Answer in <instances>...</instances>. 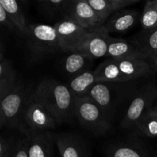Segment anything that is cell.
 <instances>
[{
  "label": "cell",
  "instance_id": "cell-27",
  "mask_svg": "<svg viewBox=\"0 0 157 157\" xmlns=\"http://www.w3.org/2000/svg\"><path fill=\"white\" fill-rule=\"evenodd\" d=\"M16 138L2 136L0 139V157H12L15 148Z\"/></svg>",
  "mask_w": 157,
  "mask_h": 157
},
{
  "label": "cell",
  "instance_id": "cell-9",
  "mask_svg": "<svg viewBox=\"0 0 157 157\" xmlns=\"http://www.w3.org/2000/svg\"><path fill=\"white\" fill-rule=\"evenodd\" d=\"M54 27L58 33L61 51L64 52H75L92 31L83 29L75 21L67 18L57 21Z\"/></svg>",
  "mask_w": 157,
  "mask_h": 157
},
{
  "label": "cell",
  "instance_id": "cell-18",
  "mask_svg": "<svg viewBox=\"0 0 157 157\" xmlns=\"http://www.w3.org/2000/svg\"><path fill=\"white\" fill-rule=\"evenodd\" d=\"M130 44L147 57V60L157 54V29L138 32L130 39Z\"/></svg>",
  "mask_w": 157,
  "mask_h": 157
},
{
  "label": "cell",
  "instance_id": "cell-21",
  "mask_svg": "<svg viewBox=\"0 0 157 157\" xmlns=\"http://www.w3.org/2000/svg\"><path fill=\"white\" fill-rule=\"evenodd\" d=\"M71 0H41L37 2L38 10L49 18L65 19Z\"/></svg>",
  "mask_w": 157,
  "mask_h": 157
},
{
  "label": "cell",
  "instance_id": "cell-26",
  "mask_svg": "<svg viewBox=\"0 0 157 157\" xmlns=\"http://www.w3.org/2000/svg\"><path fill=\"white\" fill-rule=\"evenodd\" d=\"M140 21L144 31L157 29V9L153 5L151 0L146 2Z\"/></svg>",
  "mask_w": 157,
  "mask_h": 157
},
{
  "label": "cell",
  "instance_id": "cell-25",
  "mask_svg": "<svg viewBox=\"0 0 157 157\" xmlns=\"http://www.w3.org/2000/svg\"><path fill=\"white\" fill-rule=\"evenodd\" d=\"M92 60L91 58L84 54L71 52V54L66 57L63 61V68L66 73L75 77L87 70V65L91 62Z\"/></svg>",
  "mask_w": 157,
  "mask_h": 157
},
{
  "label": "cell",
  "instance_id": "cell-8",
  "mask_svg": "<svg viewBox=\"0 0 157 157\" xmlns=\"http://www.w3.org/2000/svg\"><path fill=\"white\" fill-rule=\"evenodd\" d=\"M105 157H157L153 155L138 136L132 133L113 140L106 147Z\"/></svg>",
  "mask_w": 157,
  "mask_h": 157
},
{
  "label": "cell",
  "instance_id": "cell-19",
  "mask_svg": "<svg viewBox=\"0 0 157 157\" xmlns=\"http://www.w3.org/2000/svg\"><path fill=\"white\" fill-rule=\"evenodd\" d=\"M104 23L115 12L137 2L139 0H87Z\"/></svg>",
  "mask_w": 157,
  "mask_h": 157
},
{
  "label": "cell",
  "instance_id": "cell-11",
  "mask_svg": "<svg viewBox=\"0 0 157 157\" xmlns=\"http://www.w3.org/2000/svg\"><path fill=\"white\" fill-rule=\"evenodd\" d=\"M110 38L103 25L92 30L74 52L84 54L92 59L106 57Z\"/></svg>",
  "mask_w": 157,
  "mask_h": 157
},
{
  "label": "cell",
  "instance_id": "cell-23",
  "mask_svg": "<svg viewBox=\"0 0 157 157\" xmlns=\"http://www.w3.org/2000/svg\"><path fill=\"white\" fill-rule=\"evenodd\" d=\"M0 6L7 12L21 35L25 37L29 24H28L24 12L16 0H0Z\"/></svg>",
  "mask_w": 157,
  "mask_h": 157
},
{
  "label": "cell",
  "instance_id": "cell-22",
  "mask_svg": "<svg viewBox=\"0 0 157 157\" xmlns=\"http://www.w3.org/2000/svg\"><path fill=\"white\" fill-rule=\"evenodd\" d=\"M94 71L98 82H127L113 58L103 61Z\"/></svg>",
  "mask_w": 157,
  "mask_h": 157
},
{
  "label": "cell",
  "instance_id": "cell-2",
  "mask_svg": "<svg viewBox=\"0 0 157 157\" xmlns=\"http://www.w3.org/2000/svg\"><path fill=\"white\" fill-rule=\"evenodd\" d=\"M134 81L127 82H100L93 86L87 96L94 101L110 119L117 109L136 95Z\"/></svg>",
  "mask_w": 157,
  "mask_h": 157
},
{
  "label": "cell",
  "instance_id": "cell-33",
  "mask_svg": "<svg viewBox=\"0 0 157 157\" xmlns=\"http://www.w3.org/2000/svg\"><path fill=\"white\" fill-rule=\"evenodd\" d=\"M156 156H157V153H156Z\"/></svg>",
  "mask_w": 157,
  "mask_h": 157
},
{
  "label": "cell",
  "instance_id": "cell-31",
  "mask_svg": "<svg viewBox=\"0 0 157 157\" xmlns=\"http://www.w3.org/2000/svg\"><path fill=\"white\" fill-rule=\"evenodd\" d=\"M152 3H153V6H155V8L157 9V0H151Z\"/></svg>",
  "mask_w": 157,
  "mask_h": 157
},
{
  "label": "cell",
  "instance_id": "cell-1",
  "mask_svg": "<svg viewBox=\"0 0 157 157\" xmlns=\"http://www.w3.org/2000/svg\"><path fill=\"white\" fill-rule=\"evenodd\" d=\"M32 98L42 104L59 124L70 122L75 117V95L67 85L55 80H42L32 91Z\"/></svg>",
  "mask_w": 157,
  "mask_h": 157
},
{
  "label": "cell",
  "instance_id": "cell-4",
  "mask_svg": "<svg viewBox=\"0 0 157 157\" xmlns=\"http://www.w3.org/2000/svg\"><path fill=\"white\" fill-rule=\"evenodd\" d=\"M75 117L84 130L95 136L105 135L111 127L110 119L88 97H75Z\"/></svg>",
  "mask_w": 157,
  "mask_h": 157
},
{
  "label": "cell",
  "instance_id": "cell-17",
  "mask_svg": "<svg viewBox=\"0 0 157 157\" xmlns=\"http://www.w3.org/2000/svg\"><path fill=\"white\" fill-rule=\"evenodd\" d=\"M19 81L17 79L16 71L11 61L3 55V48L0 53V98H3L12 91Z\"/></svg>",
  "mask_w": 157,
  "mask_h": 157
},
{
  "label": "cell",
  "instance_id": "cell-10",
  "mask_svg": "<svg viewBox=\"0 0 157 157\" xmlns=\"http://www.w3.org/2000/svg\"><path fill=\"white\" fill-rule=\"evenodd\" d=\"M66 18L87 30H94L104 25L87 0H71Z\"/></svg>",
  "mask_w": 157,
  "mask_h": 157
},
{
  "label": "cell",
  "instance_id": "cell-30",
  "mask_svg": "<svg viewBox=\"0 0 157 157\" xmlns=\"http://www.w3.org/2000/svg\"><path fill=\"white\" fill-rule=\"evenodd\" d=\"M147 62L150 64V67L153 70V73H157V54L155 55L154 56L151 57V58H148L147 60Z\"/></svg>",
  "mask_w": 157,
  "mask_h": 157
},
{
  "label": "cell",
  "instance_id": "cell-28",
  "mask_svg": "<svg viewBox=\"0 0 157 157\" xmlns=\"http://www.w3.org/2000/svg\"><path fill=\"white\" fill-rule=\"evenodd\" d=\"M20 137L16 138L15 151L12 157H29L28 154V137L21 133Z\"/></svg>",
  "mask_w": 157,
  "mask_h": 157
},
{
  "label": "cell",
  "instance_id": "cell-16",
  "mask_svg": "<svg viewBox=\"0 0 157 157\" xmlns=\"http://www.w3.org/2000/svg\"><path fill=\"white\" fill-rule=\"evenodd\" d=\"M113 59H142L147 57L126 40L110 38L107 56Z\"/></svg>",
  "mask_w": 157,
  "mask_h": 157
},
{
  "label": "cell",
  "instance_id": "cell-12",
  "mask_svg": "<svg viewBox=\"0 0 157 157\" xmlns=\"http://www.w3.org/2000/svg\"><path fill=\"white\" fill-rule=\"evenodd\" d=\"M54 138L61 157H90L88 147L78 135L62 133L55 134Z\"/></svg>",
  "mask_w": 157,
  "mask_h": 157
},
{
  "label": "cell",
  "instance_id": "cell-32",
  "mask_svg": "<svg viewBox=\"0 0 157 157\" xmlns=\"http://www.w3.org/2000/svg\"><path fill=\"white\" fill-rule=\"evenodd\" d=\"M156 106L157 107V101H156Z\"/></svg>",
  "mask_w": 157,
  "mask_h": 157
},
{
  "label": "cell",
  "instance_id": "cell-29",
  "mask_svg": "<svg viewBox=\"0 0 157 157\" xmlns=\"http://www.w3.org/2000/svg\"><path fill=\"white\" fill-rule=\"evenodd\" d=\"M0 21H1V24L9 31L14 32V33H16L18 35H21L11 17L1 6H0Z\"/></svg>",
  "mask_w": 157,
  "mask_h": 157
},
{
  "label": "cell",
  "instance_id": "cell-7",
  "mask_svg": "<svg viewBox=\"0 0 157 157\" xmlns=\"http://www.w3.org/2000/svg\"><path fill=\"white\" fill-rule=\"evenodd\" d=\"M60 125L55 117L42 105L31 97L24 117L21 133L27 132H47Z\"/></svg>",
  "mask_w": 157,
  "mask_h": 157
},
{
  "label": "cell",
  "instance_id": "cell-13",
  "mask_svg": "<svg viewBox=\"0 0 157 157\" xmlns=\"http://www.w3.org/2000/svg\"><path fill=\"white\" fill-rule=\"evenodd\" d=\"M28 154L29 157H54L53 133L47 132H27Z\"/></svg>",
  "mask_w": 157,
  "mask_h": 157
},
{
  "label": "cell",
  "instance_id": "cell-6",
  "mask_svg": "<svg viewBox=\"0 0 157 157\" xmlns=\"http://www.w3.org/2000/svg\"><path fill=\"white\" fill-rule=\"evenodd\" d=\"M157 101V86L152 81L137 90L121 121L120 127L133 133L144 115L154 107Z\"/></svg>",
  "mask_w": 157,
  "mask_h": 157
},
{
  "label": "cell",
  "instance_id": "cell-20",
  "mask_svg": "<svg viewBox=\"0 0 157 157\" xmlns=\"http://www.w3.org/2000/svg\"><path fill=\"white\" fill-rule=\"evenodd\" d=\"M96 83H98V80L95 76L94 71L87 69L79 75L73 77L67 87L75 97L81 98L87 96L90 89Z\"/></svg>",
  "mask_w": 157,
  "mask_h": 157
},
{
  "label": "cell",
  "instance_id": "cell-15",
  "mask_svg": "<svg viewBox=\"0 0 157 157\" xmlns=\"http://www.w3.org/2000/svg\"><path fill=\"white\" fill-rule=\"evenodd\" d=\"M140 19L136 10H120L113 13L104 23V26L108 33L124 32L135 25Z\"/></svg>",
  "mask_w": 157,
  "mask_h": 157
},
{
  "label": "cell",
  "instance_id": "cell-24",
  "mask_svg": "<svg viewBox=\"0 0 157 157\" xmlns=\"http://www.w3.org/2000/svg\"><path fill=\"white\" fill-rule=\"evenodd\" d=\"M133 133L138 136L157 138V107L156 105L144 115Z\"/></svg>",
  "mask_w": 157,
  "mask_h": 157
},
{
  "label": "cell",
  "instance_id": "cell-3",
  "mask_svg": "<svg viewBox=\"0 0 157 157\" xmlns=\"http://www.w3.org/2000/svg\"><path fill=\"white\" fill-rule=\"evenodd\" d=\"M32 92H29L18 82L16 87L1 99L0 127L21 131L24 117Z\"/></svg>",
  "mask_w": 157,
  "mask_h": 157
},
{
  "label": "cell",
  "instance_id": "cell-14",
  "mask_svg": "<svg viewBox=\"0 0 157 157\" xmlns=\"http://www.w3.org/2000/svg\"><path fill=\"white\" fill-rule=\"evenodd\" d=\"M121 75L126 81H132L140 78L153 75V71L146 60L114 59Z\"/></svg>",
  "mask_w": 157,
  "mask_h": 157
},
{
  "label": "cell",
  "instance_id": "cell-5",
  "mask_svg": "<svg viewBox=\"0 0 157 157\" xmlns=\"http://www.w3.org/2000/svg\"><path fill=\"white\" fill-rule=\"evenodd\" d=\"M25 38L29 51L39 59L62 52L54 25L41 23L29 24Z\"/></svg>",
  "mask_w": 157,
  "mask_h": 157
}]
</instances>
